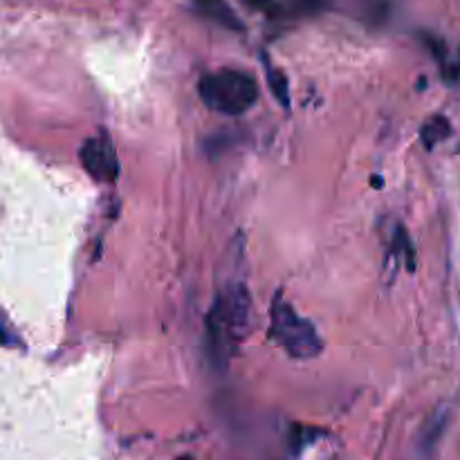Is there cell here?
<instances>
[{"label":"cell","mask_w":460,"mask_h":460,"mask_svg":"<svg viewBox=\"0 0 460 460\" xmlns=\"http://www.w3.org/2000/svg\"><path fill=\"white\" fill-rule=\"evenodd\" d=\"M252 296L243 281H229L207 313V353L218 368H227L250 332Z\"/></svg>","instance_id":"cell-1"},{"label":"cell","mask_w":460,"mask_h":460,"mask_svg":"<svg viewBox=\"0 0 460 460\" xmlns=\"http://www.w3.org/2000/svg\"><path fill=\"white\" fill-rule=\"evenodd\" d=\"M200 99L207 108L227 117L245 115L259 99V85L254 76L243 70L225 67V70L211 72L200 79L198 85Z\"/></svg>","instance_id":"cell-2"},{"label":"cell","mask_w":460,"mask_h":460,"mask_svg":"<svg viewBox=\"0 0 460 460\" xmlns=\"http://www.w3.org/2000/svg\"><path fill=\"white\" fill-rule=\"evenodd\" d=\"M270 337L290 355L292 359H314L323 350V341L317 328L301 317L290 301L277 295L272 301V319H270Z\"/></svg>","instance_id":"cell-3"},{"label":"cell","mask_w":460,"mask_h":460,"mask_svg":"<svg viewBox=\"0 0 460 460\" xmlns=\"http://www.w3.org/2000/svg\"><path fill=\"white\" fill-rule=\"evenodd\" d=\"M81 164L99 182H115L119 175V160H117L115 146L106 135L85 139L79 151Z\"/></svg>","instance_id":"cell-4"},{"label":"cell","mask_w":460,"mask_h":460,"mask_svg":"<svg viewBox=\"0 0 460 460\" xmlns=\"http://www.w3.org/2000/svg\"><path fill=\"white\" fill-rule=\"evenodd\" d=\"M191 3L202 16L209 18L216 25L232 31H243V21L238 18V13L229 7L227 0H191Z\"/></svg>","instance_id":"cell-5"},{"label":"cell","mask_w":460,"mask_h":460,"mask_svg":"<svg viewBox=\"0 0 460 460\" xmlns=\"http://www.w3.org/2000/svg\"><path fill=\"white\" fill-rule=\"evenodd\" d=\"M265 79H268L270 90H272L274 99L281 103V108H290V85H288L286 72L279 70L270 58H265Z\"/></svg>","instance_id":"cell-6"},{"label":"cell","mask_w":460,"mask_h":460,"mask_svg":"<svg viewBox=\"0 0 460 460\" xmlns=\"http://www.w3.org/2000/svg\"><path fill=\"white\" fill-rule=\"evenodd\" d=\"M449 133H452V124H449L447 117H434V119H429L422 126L420 139L427 148H434L436 144L447 139Z\"/></svg>","instance_id":"cell-7"},{"label":"cell","mask_w":460,"mask_h":460,"mask_svg":"<svg viewBox=\"0 0 460 460\" xmlns=\"http://www.w3.org/2000/svg\"><path fill=\"white\" fill-rule=\"evenodd\" d=\"M247 4H252L259 12L268 13V16H277L281 12V3L279 0H247Z\"/></svg>","instance_id":"cell-8"},{"label":"cell","mask_w":460,"mask_h":460,"mask_svg":"<svg viewBox=\"0 0 460 460\" xmlns=\"http://www.w3.org/2000/svg\"><path fill=\"white\" fill-rule=\"evenodd\" d=\"M295 3H296V7L301 9V12L313 13V12H317L319 7H322L323 0H295Z\"/></svg>","instance_id":"cell-9"},{"label":"cell","mask_w":460,"mask_h":460,"mask_svg":"<svg viewBox=\"0 0 460 460\" xmlns=\"http://www.w3.org/2000/svg\"><path fill=\"white\" fill-rule=\"evenodd\" d=\"M0 341H3V344H7V346L16 344V340H13V335L7 331V328L3 326V323H0Z\"/></svg>","instance_id":"cell-10"},{"label":"cell","mask_w":460,"mask_h":460,"mask_svg":"<svg viewBox=\"0 0 460 460\" xmlns=\"http://www.w3.org/2000/svg\"><path fill=\"white\" fill-rule=\"evenodd\" d=\"M180 460H189V458H180Z\"/></svg>","instance_id":"cell-11"}]
</instances>
